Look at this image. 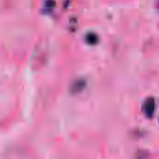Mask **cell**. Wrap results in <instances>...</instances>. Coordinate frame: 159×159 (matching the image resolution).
Here are the masks:
<instances>
[{"mask_svg": "<svg viewBox=\"0 0 159 159\" xmlns=\"http://www.w3.org/2000/svg\"><path fill=\"white\" fill-rule=\"evenodd\" d=\"M143 109L147 117H152L156 110V102H155L154 98L151 97V98L146 99V101L143 102Z\"/></svg>", "mask_w": 159, "mask_h": 159, "instance_id": "obj_1", "label": "cell"}, {"mask_svg": "<svg viewBox=\"0 0 159 159\" xmlns=\"http://www.w3.org/2000/svg\"><path fill=\"white\" fill-rule=\"evenodd\" d=\"M85 86H86V83H85L84 80H81V79L76 80L74 83V85H72L71 91L73 93H79V92H81L83 90V89L85 88Z\"/></svg>", "mask_w": 159, "mask_h": 159, "instance_id": "obj_2", "label": "cell"}, {"mask_svg": "<svg viewBox=\"0 0 159 159\" xmlns=\"http://www.w3.org/2000/svg\"><path fill=\"white\" fill-rule=\"evenodd\" d=\"M85 40L89 45H95L98 42V35L94 33H89L85 36Z\"/></svg>", "mask_w": 159, "mask_h": 159, "instance_id": "obj_3", "label": "cell"}, {"mask_svg": "<svg viewBox=\"0 0 159 159\" xmlns=\"http://www.w3.org/2000/svg\"><path fill=\"white\" fill-rule=\"evenodd\" d=\"M55 6V1L54 0H46L44 3V11L47 12H50L53 7Z\"/></svg>", "mask_w": 159, "mask_h": 159, "instance_id": "obj_4", "label": "cell"}]
</instances>
